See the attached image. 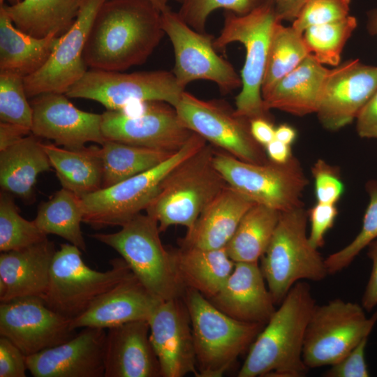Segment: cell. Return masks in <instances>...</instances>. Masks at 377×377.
Returning a JSON list of instances; mask_svg holds the SVG:
<instances>
[{
	"label": "cell",
	"instance_id": "11",
	"mask_svg": "<svg viewBox=\"0 0 377 377\" xmlns=\"http://www.w3.org/2000/svg\"><path fill=\"white\" fill-rule=\"evenodd\" d=\"M377 322V311L367 318L359 304L334 299L315 305L306 329L302 357L308 369L332 365L362 339Z\"/></svg>",
	"mask_w": 377,
	"mask_h": 377
},
{
	"label": "cell",
	"instance_id": "24",
	"mask_svg": "<svg viewBox=\"0 0 377 377\" xmlns=\"http://www.w3.org/2000/svg\"><path fill=\"white\" fill-rule=\"evenodd\" d=\"M104 377H161L147 320L108 329Z\"/></svg>",
	"mask_w": 377,
	"mask_h": 377
},
{
	"label": "cell",
	"instance_id": "39",
	"mask_svg": "<svg viewBox=\"0 0 377 377\" xmlns=\"http://www.w3.org/2000/svg\"><path fill=\"white\" fill-rule=\"evenodd\" d=\"M369 202L363 217L362 226L354 239L325 259L328 274H334L349 266L362 249L377 239V180L366 184Z\"/></svg>",
	"mask_w": 377,
	"mask_h": 377
},
{
	"label": "cell",
	"instance_id": "19",
	"mask_svg": "<svg viewBox=\"0 0 377 377\" xmlns=\"http://www.w3.org/2000/svg\"><path fill=\"white\" fill-rule=\"evenodd\" d=\"M161 377L197 375L191 320L182 297L161 301L148 320Z\"/></svg>",
	"mask_w": 377,
	"mask_h": 377
},
{
	"label": "cell",
	"instance_id": "46",
	"mask_svg": "<svg viewBox=\"0 0 377 377\" xmlns=\"http://www.w3.org/2000/svg\"><path fill=\"white\" fill-rule=\"evenodd\" d=\"M26 356L10 340L0 337V377H25Z\"/></svg>",
	"mask_w": 377,
	"mask_h": 377
},
{
	"label": "cell",
	"instance_id": "56",
	"mask_svg": "<svg viewBox=\"0 0 377 377\" xmlns=\"http://www.w3.org/2000/svg\"><path fill=\"white\" fill-rule=\"evenodd\" d=\"M4 1L5 0H0V6L3 5L4 3ZM8 1H9L11 3V4H15V3H19L20 1H21L22 0H8Z\"/></svg>",
	"mask_w": 377,
	"mask_h": 377
},
{
	"label": "cell",
	"instance_id": "7",
	"mask_svg": "<svg viewBox=\"0 0 377 377\" xmlns=\"http://www.w3.org/2000/svg\"><path fill=\"white\" fill-rule=\"evenodd\" d=\"M121 227L116 232L91 237L114 249L154 296L161 301L182 297L184 290L177 279L170 250L161 242L158 222L140 213Z\"/></svg>",
	"mask_w": 377,
	"mask_h": 377
},
{
	"label": "cell",
	"instance_id": "43",
	"mask_svg": "<svg viewBox=\"0 0 377 377\" xmlns=\"http://www.w3.org/2000/svg\"><path fill=\"white\" fill-rule=\"evenodd\" d=\"M317 202L336 205L344 191L339 168L323 159H318L311 168Z\"/></svg>",
	"mask_w": 377,
	"mask_h": 377
},
{
	"label": "cell",
	"instance_id": "13",
	"mask_svg": "<svg viewBox=\"0 0 377 377\" xmlns=\"http://www.w3.org/2000/svg\"><path fill=\"white\" fill-rule=\"evenodd\" d=\"M174 108L191 131L214 147L249 163L269 161L265 147L251 134L250 121L226 101L202 100L184 91Z\"/></svg>",
	"mask_w": 377,
	"mask_h": 377
},
{
	"label": "cell",
	"instance_id": "23",
	"mask_svg": "<svg viewBox=\"0 0 377 377\" xmlns=\"http://www.w3.org/2000/svg\"><path fill=\"white\" fill-rule=\"evenodd\" d=\"M161 302L132 274L71 320V327L75 330L84 327L108 329L133 321H148Z\"/></svg>",
	"mask_w": 377,
	"mask_h": 377
},
{
	"label": "cell",
	"instance_id": "22",
	"mask_svg": "<svg viewBox=\"0 0 377 377\" xmlns=\"http://www.w3.org/2000/svg\"><path fill=\"white\" fill-rule=\"evenodd\" d=\"M265 283L258 262L235 263L223 286L208 300L237 320L265 325L276 311Z\"/></svg>",
	"mask_w": 377,
	"mask_h": 377
},
{
	"label": "cell",
	"instance_id": "18",
	"mask_svg": "<svg viewBox=\"0 0 377 377\" xmlns=\"http://www.w3.org/2000/svg\"><path fill=\"white\" fill-rule=\"evenodd\" d=\"M376 91L377 66L357 59L329 69L316 112L320 124L330 131L349 124Z\"/></svg>",
	"mask_w": 377,
	"mask_h": 377
},
{
	"label": "cell",
	"instance_id": "54",
	"mask_svg": "<svg viewBox=\"0 0 377 377\" xmlns=\"http://www.w3.org/2000/svg\"><path fill=\"white\" fill-rule=\"evenodd\" d=\"M367 28L371 35L377 36V7L367 13Z\"/></svg>",
	"mask_w": 377,
	"mask_h": 377
},
{
	"label": "cell",
	"instance_id": "47",
	"mask_svg": "<svg viewBox=\"0 0 377 377\" xmlns=\"http://www.w3.org/2000/svg\"><path fill=\"white\" fill-rule=\"evenodd\" d=\"M355 119L359 136L377 138V91L362 107Z\"/></svg>",
	"mask_w": 377,
	"mask_h": 377
},
{
	"label": "cell",
	"instance_id": "51",
	"mask_svg": "<svg viewBox=\"0 0 377 377\" xmlns=\"http://www.w3.org/2000/svg\"><path fill=\"white\" fill-rule=\"evenodd\" d=\"M31 131L9 123L0 122V151L6 149L21 138L26 136Z\"/></svg>",
	"mask_w": 377,
	"mask_h": 377
},
{
	"label": "cell",
	"instance_id": "16",
	"mask_svg": "<svg viewBox=\"0 0 377 377\" xmlns=\"http://www.w3.org/2000/svg\"><path fill=\"white\" fill-rule=\"evenodd\" d=\"M106 0H83L78 15L59 39L45 64L24 77L28 98L44 93L66 94L87 72L83 52L95 16Z\"/></svg>",
	"mask_w": 377,
	"mask_h": 377
},
{
	"label": "cell",
	"instance_id": "38",
	"mask_svg": "<svg viewBox=\"0 0 377 377\" xmlns=\"http://www.w3.org/2000/svg\"><path fill=\"white\" fill-rule=\"evenodd\" d=\"M47 238L34 221L24 219L11 197L5 191L0 195V251L24 249Z\"/></svg>",
	"mask_w": 377,
	"mask_h": 377
},
{
	"label": "cell",
	"instance_id": "29",
	"mask_svg": "<svg viewBox=\"0 0 377 377\" xmlns=\"http://www.w3.org/2000/svg\"><path fill=\"white\" fill-rule=\"evenodd\" d=\"M33 133L0 151V185L3 191L24 200L33 195L40 173L52 167L42 143Z\"/></svg>",
	"mask_w": 377,
	"mask_h": 377
},
{
	"label": "cell",
	"instance_id": "14",
	"mask_svg": "<svg viewBox=\"0 0 377 377\" xmlns=\"http://www.w3.org/2000/svg\"><path fill=\"white\" fill-rule=\"evenodd\" d=\"M161 26L174 50L172 72L184 88L197 80L214 82L224 94L242 87L233 66L217 54L212 35L194 30L170 7L161 12Z\"/></svg>",
	"mask_w": 377,
	"mask_h": 377
},
{
	"label": "cell",
	"instance_id": "32",
	"mask_svg": "<svg viewBox=\"0 0 377 377\" xmlns=\"http://www.w3.org/2000/svg\"><path fill=\"white\" fill-rule=\"evenodd\" d=\"M83 0H22L3 6L15 26L36 38L61 36L74 23Z\"/></svg>",
	"mask_w": 377,
	"mask_h": 377
},
{
	"label": "cell",
	"instance_id": "8",
	"mask_svg": "<svg viewBox=\"0 0 377 377\" xmlns=\"http://www.w3.org/2000/svg\"><path fill=\"white\" fill-rule=\"evenodd\" d=\"M111 268L99 272L88 267L80 249L71 244H61L52 261L50 281L42 297L56 313L73 320L83 313L102 294L133 273L125 260H110Z\"/></svg>",
	"mask_w": 377,
	"mask_h": 377
},
{
	"label": "cell",
	"instance_id": "21",
	"mask_svg": "<svg viewBox=\"0 0 377 377\" xmlns=\"http://www.w3.org/2000/svg\"><path fill=\"white\" fill-rule=\"evenodd\" d=\"M105 329L84 327L67 341L27 356L34 377H104Z\"/></svg>",
	"mask_w": 377,
	"mask_h": 377
},
{
	"label": "cell",
	"instance_id": "33",
	"mask_svg": "<svg viewBox=\"0 0 377 377\" xmlns=\"http://www.w3.org/2000/svg\"><path fill=\"white\" fill-rule=\"evenodd\" d=\"M281 212L254 204L244 214L226 246L232 261L258 262L278 224Z\"/></svg>",
	"mask_w": 377,
	"mask_h": 377
},
{
	"label": "cell",
	"instance_id": "52",
	"mask_svg": "<svg viewBox=\"0 0 377 377\" xmlns=\"http://www.w3.org/2000/svg\"><path fill=\"white\" fill-rule=\"evenodd\" d=\"M265 149L268 158L275 163H286L293 156L290 145L276 139L267 144Z\"/></svg>",
	"mask_w": 377,
	"mask_h": 377
},
{
	"label": "cell",
	"instance_id": "53",
	"mask_svg": "<svg viewBox=\"0 0 377 377\" xmlns=\"http://www.w3.org/2000/svg\"><path fill=\"white\" fill-rule=\"evenodd\" d=\"M297 136L295 129L290 125L283 124L275 128V139L291 145Z\"/></svg>",
	"mask_w": 377,
	"mask_h": 377
},
{
	"label": "cell",
	"instance_id": "48",
	"mask_svg": "<svg viewBox=\"0 0 377 377\" xmlns=\"http://www.w3.org/2000/svg\"><path fill=\"white\" fill-rule=\"evenodd\" d=\"M367 248V256L371 260L372 269L362 298V306L367 311H371L377 305V239Z\"/></svg>",
	"mask_w": 377,
	"mask_h": 377
},
{
	"label": "cell",
	"instance_id": "2",
	"mask_svg": "<svg viewBox=\"0 0 377 377\" xmlns=\"http://www.w3.org/2000/svg\"><path fill=\"white\" fill-rule=\"evenodd\" d=\"M279 305L250 346L239 377L306 376L304 340L316 305L309 284L297 282Z\"/></svg>",
	"mask_w": 377,
	"mask_h": 377
},
{
	"label": "cell",
	"instance_id": "6",
	"mask_svg": "<svg viewBox=\"0 0 377 377\" xmlns=\"http://www.w3.org/2000/svg\"><path fill=\"white\" fill-rule=\"evenodd\" d=\"M307 211L304 207L281 213L260 267L275 304L301 280L319 281L328 274L318 249L306 235Z\"/></svg>",
	"mask_w": 377,
	"mask_h": 377
},
{
	"label": "cell",
	"instance_id": "20",
	"mask_svg": "<svg viewBox=\"0 0 377 377\" xmlns=\"http://www.w3.org/2000/svg\"><path fill=\"white\" fill-rule=\"evenodd\" d=\"M68 98L59 93L34 97L31 132L68 149L81 148L89 142L103 145L102 114L81 110Z\"/></svg>",
	"mask_w": 377,
	"mask_h": 377
},
{
	"label": "cell",
	"instance_id": "45",
	"mask_svg": "<svg viewBox=\"0 0 377 377\" xmlns=\"http://www.w3.org/2000/svg\"><path fill=\"white\" fill-rule=\"evenodd\" d=\"M367 338L357 346L324 373L327 377H368L369 372L365 361Z\"/></svg>",
	"mask_w": 377,
	"mask_h": 377
},
{
	"label": "cell",
	"instance_id": "9",
	"mask_svg": "<svg viewBox=\"0 0 377 377\" xmlns=\"http://www.w3.org/2000/svg\"><path fill=\"white\" fill-rule=\"evenodd\" d=\"M214 163L227 184L256 204L281 212L304 207L308 178L295 156L286 163H252L221 150L214 151Z\"/></svg>",
	"mask_w": 377,
	"mask_h": 377
},
{
	"label": "cell",
	"instance_id": "4",
	"mask_svg": "<svg viewBox=\"0 0 377 377\" xmlns=\"http://www.w3.org/2000/svg\"><path fill=\"white\" fill-rule=\"evenodd\" d=\"M279 21L273 0H263L245 15L226 10L223 28L214 41L218 50L235 42L245 47L246 59L240 75L242 89L235 97V111L249 121L273 119L265 108L261 89L272 31Z\"/></svg>",
	"mask_w": 377,
	"mask_h": 377
},
{
	"label": "cell",
	"instance_id": "31",
	"mask_svg": "<svg viewBox=\"0 0 377 377\" xmlns=\"http://www.w3.org/2000/svg\"><path fill=\"white\" fill-rule=\"evenodd\" d=\"M62 188L80 197L102 188L101 147L90 145L77 149L43 144Z\"/></svg>",
	"mask_w": 377,
	"mask_h": 377
},
{
	"label": "cell",
	"instance_id": "44",
	"mask_svg": "<svg viewBox=\"0 0 377 377\" xmlns=\"http://www.w3.org/2000/svg\"><path fill=\"white\" fill-rule=\"evenodd\" d=\"M310 222V232L308 235L311 245L319 249L325 244V236L331 229L338 214L336 205L316 202L307 211Z\"/></svg>",
	"mask_w": 377,
	"mask_h": 377
},
{
	"label": "cell",
	"instance_id": "40",
	"mask_svg": "<svg viewBox=\"0 0 377 377\" xmlns=\"http://www.w3.org/2000/svg\"><path fill=\"white\" fill-rule=\"evenodd\" d=\"M24 77L15 72L0 70V119L31 129L33 110L27 101Z\"/></svg>",
	"mask_w": 377,
	"mask_h": 377
},
{
	"label": "cell",
	"instance_id": "37",
	"mask_svg": "<svg viewBox=\"0 0 377 377\" xmlns=\"http://www.w3.org/2000/svg\"><path fill=\"white\" fill-rule=\"evenodd\" d=\"M357 26L352 15L334 22L313 25L302 33L304 43L310 54L323 65L339 64L344 45Z\"/></svg>",
	"mask_w": 377,
	"mask_h": 377
},
{
	"label": "cell",
	"instance_id": "12",
	"mask_svg": "<svg viewBox=\"0 0 377 377\" xmlns=\"http://www.w3.org/2000/svg\"><path fill=\"white\" fill-rule=\"evenodd\" d=\"M184 89L172 71L126 73L91 69L65 94L68 98L95 101L107 110H119L150 101L165 102L175 107Z\"/></svg>",
	"mask_w": 377,
	"mask_h": 377
},
{
	"label": "cell",
	"instance_id": "15",
	"mask_svg": "<svg viewBox=\"0 0 377 377\" xmlns=\"http://www.w3.org/2000/svg\"><path fill=\"white\" fill-rule=\"evenodd\" d=\"M102 133L105 140L175 152L189 140L193 132L168 103H145L142 109L107 110L102 114Z\"/></svg>",
	"mask_w": 377,
	"mask_h": 377
},
{
	"label": "cell",
	"instance_id": "10",
	"mask_svg": "<svg viewBox=\"0 0 377 377\" xmlns=\"http://www.w3.org/2000/svg\"><path fill=\"white\" fill-rule=\"evenodd\" d=\"M207 143L204 138L193 133L182 149L158 165L80 197L83 222L94 228L123 226L147 209L156 195L161 183L175 167Z\"/></svg>",
	"mask_w": 377,
	"mask_h": 377
},
{
	"label": "cell",
	"instance_id": "1",
	"mask_svg": "<svg viewBox=\"0 0 377 377\" xmlns=\"http://www.w3.org/2000/svg\"><path fill=\"white\" fill-rule=\"evenodd\" d=\"M164 34L161 12L148 0H106L91 24L83 59L91 69L121 72L144 64Z\"/></svg>",
	"mask_w": 377,
	"mask_h": 377
},
{
	"label": "cell",
	"instance_id": "41",
	"mask_svg": "<svg viewBox=\"0 0 377 377\" xmlns=\"http://www.w3.org/2000/svg\"><path fill=\"white\" fill-rule=\"evenodd\" d=\"M263 0H179V17L191 28L206 33L209 15L218 9H224L237 15H245L258 6Z\"/></svg>",
	"mask_w": 377,
	"mask_h": 377
},
{
	"label": "cell",
	"instance_id": "3",
	"mask_svg": "<svg viewBox=\"0 0 377 377\" xmlns=\"http://www.w3.org/2000/svg\"><path fill=\"white\" fill-rule=\"evenodd\" d=\"M215 147L207 143L164 178L145 209L161 232L172 226L190 230L204 209L228 185L214 163Z\"/></svg>",
	"mask_w": 377,
	"mask_h": 377
},
{
	"label": "cell",
	"instance_id": "50",
	"mask_svg": "<svg viewBox=\"0 0 377 377\" xmlns=\"http://www.w3.org/2000/svg\"><path fill=\"white\" fill-rule=\"evenodd\" d=\"M309 0H273L276 15L282 21H291L296 19L303 6Z\"/></svg>",
	"mask_w": 377,
	"mask_h": 377
},
{
	"label": "cell",
	"instance_id": "28",
	"mask_svg": "<svg viewBox=\"0 0 377 377\" xmlns=\"http://www.w3.org/2000/svg\"><path fill=\"white\" fill-rule=\"evenodd\" d=\"M170 253L177 279L184 290H195L207 299L221 289L235 266L226 248L205 249L180 245Z\"/></svg>",
	"mask_w": 377,
	"mask_h": 377
},
{
	"label": "cell",
	"instance_id": "42",
	"mask_svg": "<svg viewBox=\"0 0 377 377\" xmlns=\"http://www.w3.org/2000/svg\"><path fill=\"white\" fill-rule=\"evenodd\" d=\"M351 0H309L292 26L300 33L309 27L343 19L349 15Z\"/></svg>",
	"mask_w": 377,
	"mask_h": 377
},
{
	"label": "cell",
	"instance_id": "55",
	"mask_svg": "<svg viewBox=\"0 0 377 377\" xmlns=\"http://www.w3.org/2000/svg\"><path fill=\"white\" fill-rule=\"evenodd\" d=\"M150 1L159 11L163 12L170 6L168 3L171 0H148ZM179 2V0H173Z\"/></svg>",
	"mask_w": 377,
	"mask_h": 377
},
{
	"label": "cell",
	"instance_id": "5",
	"mask_svg": "<svg viewBox=\"0 0 377 377\" xmlns=\"http://www.w3.org/2000/svg\"><path fill=\"white\" fill-rule=\"evenodd\" d=\"M182 298L191 320L196 376H223L265 325L237 320L193 289H185Z\"/></svg>",
	"mask_w": 377,
	"mask_h": 377
},
{
	"label": "cell",
	"instance_id": "34",
	"mask_svg": "<svg viewBox=\"0 0 377 377\" xmlns=\"http://www.w3.org/2000/svg\"><path fill=\"white\" fill-rule=\"evenodd\" d=\"M84 211L80 196L64 188L38 207L34 223L45 235L59 236L86 251L81 230Z\"/></svg>",
	"mask_w": 377,
	"mask_h": 377
},
{
	"label": "cell",
	"instance_id": "26",
	"mask_svg": "<svg viewBox=\"0 0 377 377\" xmlns=\"http://www.w3.org/2000/svg\"><path fill=\"white\" fill-rule=\"evenodd\" d=\"M256 203L229 186L201 212L180 245L205 249L226 248L246 212Z\"/></svg>",
	"mask_w": 377,
	"mask_h": 377
},
{
	"label": "cell",
	"instance_id": "30",
	"mask_svg": "<svg viewBox=\"0 0 377 377\" xmlns=\"http://www.w3.org/2000/svg\"><path fill=\"white\" fill-rule=\"evenodd\" d=\"M59 36L36 38L17 29L0 6V70L24 77L38 71L54 50Z\"/></svg>",
	"mask_w": 377,
	"mask_h": 377
},
{
	"label": "cell",
	"instance_id": "35",
	"mask_svg": "<svg viewBox=\"0 0 377 377\" xmlns=\"http://www.w3.org/2000/svg\"><path fill=\"white\" fill-rule=\"evenodd\" d=\"M102 188H105L147 171L175 152L105 140L101 145Z\"/></svg>",
	"mask_w": 377,
	"mask_h": 377
},
{
	"label": "cell",
	"instance_id": "17",
	"mask_svg": "<svg viewBox=\"0 0 377 377\" xmlns=\"http://www.w3.org/2000/svg\"><path fill=\"white\" fill-rule=\"evenodd\" d=\"M71 320L49 308L40 297L14 299L0 304V335L29 356L73 338Z\"/></svg>",
	"mask_w": 377,
	"mask_h": 377
},
{
	"label": "cell",
	"instance_id": "27",
	"mask_svg": "<svg viewBox=\"0 0 377 377\" xmlns=\"http://www.w3.org/2000/svg\"><path fill=\"white\" fill-rule=\"evenodd\" d=\"M328 72L309 54L263 97L265 108L300 117L316 113Z\"/></svg>",
	"mask_w": 377,
	"mask_h": 377
},
{
	"label": "cell",
	"instance_id": "36",
	"mask_svg": "<svg viewBox=\"0 0 377 377\" xmlns=\"http://www.w3.org/2000/svg\"><path fill=\"white\" fill-rule=\"evenodd\" d=\"M309 54L302 34L292 25L285 27L281 21H279L274 26L270 40L261 89L263 97Z\"/></svg>",
	"mask_w": 377,
	"mask_h": 377
},
{
	"label": "cell",
	"instance_id": "49",
	"mask_svg": "<svg viewBox=\"0 0 377 377\" xmlns=\"http://www.w3.org/2000/svg\"><path fill=\"white\" fill-rule=\"evenodd\" d=\"M251 132L254 139L264 147L275 139L273 119L256 118L250 120Z\"/></svg>",
	"mask_w": 377,
	"mask_h": 377
},
{
	"label": "cell",
	"instance_id": "25",
	"mask_svg": "<svg viewBox=\"0 0 377 377\" xmlns=\"http://www.w3.org/2000/svg\"><path fill=\"white\" fill-rule=\"evenodd\" d=\"M56 250L47 237L22 249L0 255V301L42 297L47 288Z\"/></svg>",
	"mask_w": 377,
	"mask_h": 377
}]
</instances>
